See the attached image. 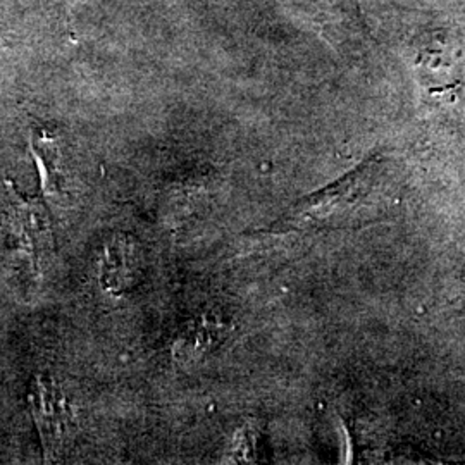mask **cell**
I'll return each instance as SVG.
<instances>
[{"instance_id": "1", "label": "cell", "mask_w": 465, "mask_h": 465, "mask_svg": "<svg viewBox=\"0 0 465 465\" xmlns=\"http://www.w3.org/2000/svg\"><path fill=\"white\" fill-rule=\"evenodd\" d=\"M381 169L374 161L357 167L338 182L295 202L269 228V232H302L350 224L381 205ZM380 213V211H378Z\"/></svg>"}, {"instance_id": "2", "label": "cell", "mask_w": 465, "mask_h": 465, "mask_svg": "<svg viewBox=\"0 0 465 465\" xmlns=\"http://www.w3.org/2000/svg\"><path fill=\"white\" fill-rule=\"evenodd\" d=\"M142 271V255L132 234L117 232L102 250L99 282L107 295L123 297L136 286Z\"/></svg>"}, {"instance_id": "4", "label": "cell", "mask_w": 465, "mask_h": 465, "mask_svg": "<svg viewBox=\"0 0 465 465\" xmlns=\"http://www.w3.org/2000/svg\"><path fill=\"white\" fill-rule=\"evenodd\" d=\"M38 430L47 455H55L66 443L71 428V414L66 397L54 381H42L36 386L34 400Z\"/></svg>"}, {"instance_id": "3", "label": "cell", "mask_w": 465, "mask_h": 465, "mask_svg": "<svg viewBox=\"0 0 465 465\" xmlns=\"http://www.w3.org/2000/svg\"><path fill=\"white\" fill-rule=\"evenodd\" d=\"M224 336L226 324L221 317L211 312L199 314L184 322L173 341V359L178 366H197L219 347Z\"/></svg>"}]
</instances>
